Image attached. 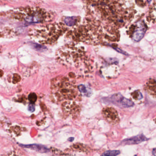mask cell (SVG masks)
I'll return each instance as SVG.
<instances>
[{
  "instance_id": "obj_13",
  "label": "cell",
  "mask_w": 156,
  "mask_h": 156,
  "mask_svg": "<svg viewBox=\"0 0 156 156\" xmlns=\"http://www.w3.org/2000/svg\"><path fill=\"white\" fill-rule=\"evenodd\" d=\"M147 140L148 139H147L144 136L140 135L132 137L130 139L124 140L123 141V143H124L125 144H139L141 142L147 141Z\"/></svg>"
},
{
  "instance_id": "obj_4",
  "label": "cell",
  "mask_w": 156,
  "mask_h": 156,
  "mask_svg": "<svg viewBox=\"0 0 156 156\" xmlns=\"http://www.w3.org/2000/svg\"><path fill=\"white\" fill-rule=\"evenodd\" d=\"M13 16L18 20L28 23H48L54 19L53 12L39 7H27L15 10Z\"/></svg>"
},
{
  "instance_id": "obj_18",
  "label": "cell",
  "mask_w": 156,
  "mask_h": 156,
  "mask_svg": "<svg viewBox=\"0 0 156 156\" xmlns=\"http://www.w3.org/2000/svg\"><path fill=\"white\" fill-rule=\"evenodd\" d=\"M37 99V97L36 94L34 93L30 94L28 96V99L31 102V103L34 104V103L35 102Z\"/></svg>"
},
{
  "instance_id": "obj_2",
  "label": "cell",
  "mask_w": 156,
  "mask_h": 156,
  "mask_svg": "<svg viewBox=\"0 0 156 156\" xmlns=\"http://www.w3.org/2000/svg\"><path fill=\"white\" fill-rule=\"evenodd\" d=\"M84 6L85 16L118 28L127 20L121 3L115 0H84Z\"/></svg>"
},
{
  "instance_id": "obj_11",
  "label": "cell",
  "mask_w": 156,
  "mask_h": 156,
  "mask_svg": "<svg viewBox=\"0 0 156 156\" xmlns=\"http://www.w3.org/2000/svg\"><path fill=\"white\" fill-rule=\"evenodd\" d=\"M62 109L64 112L69 115H74L78 112L79 106L75 102L66 101L63 103Z\"/></svg>"
},
{
  "instance_id": "obj_6",
  "label": "cell",
  "mask_w": 156,
  "mask_h": 156,
  "mask_svg": "<svg viewBox=\"0 0 156 156\" xmlns=\"http://www.w3.org/2000/svg\"><path fill=\"white\" fill-rule=\"evenodd\" d=\"M52 94L56 100H73L78 95V92L74 85L65 78H58L52 82Z\"/></svg>"
},
{
  "instance_id": "obj_17",
  "label": "cell",
  "mask_w": 156,
  "mask_h": 156,
  "mask_svg": "<svg viewBox=\"0 0 156 156\" xmlns=\"http://www.w3.org/2000/svg\"><path fill=\"white\" fill-rule=\"evenodd\" d=\"M133 98L136 100H141L143 98L142 93L138 90L135 91L132 94Z\"/></svg>"
},
{
  "instance_id": "obj_3",
  "label": "cell",
  "mask_w": 156,
  "mask_h": 156,
  "mask_svg": "<svg viewBox=\"0 0 156 156\" xmlns=\"http://www.w3.org/2000/svg\"><path fill=\"white\" fill-rule=\"evenodd\" d=\"M63 23H55L32 28L29 36L34 41L42 44H53L67 30Z\"/></svg>"
},
{
  "instance_id": "obj_1",
  "label": "cell",
  "mask_w": 156,
  "mask_h": 156,
  "mask_svg": "<svg viewBox=\"0 0 156 156\" xmlns=\"http://www.w3.org/2000/svg\"><path fill=\"white\" fill-rule=\"evenodd\" d=\"M118 27L85 16L83 23L69 32V36L77 42L99 44L105 42H117L120 37Z\"/></svg>"
},
{
  "instance_id": "obj_14",
  "label": "cell",
  "mask_w": 156,
  "mask_h": 156,
  "mask_svg": "<svg viewBox=\"0 0 156 156\" xmlns=\"http://www.w3.org/2000/svg\"><path fill=\"white\" fill-rule=\"evenodd\" d=\"M80 21V18L78 16H67L64 18V23L69 27L76 26Z\"/></svg>"
},
{
  "instance_id": "obj_21",
  "label": "cell",
  "mask_w": 156,
  "mask_h": 156,
  "mask_svg": "<svg viewBox=\"0 0 156 156\" xmlns=\"http://www.w3.org/2000/svg\"><path fill=\"white\" fill-rule=\"evenodd\" d=\"M114 49H115V50H116V51H118V52H119V53H122V54H123V55H128V54H126V52H125L124 51H122V50H121V49H120V48H118L114 47Z\"/></svg>"
},
{
  "instance_id": "obj_15",
  "label": "cell",
  "mask_w": 156,
  "mask_h": 156,
  "mask_svg": "<svg viewBox=\"0 0 156 156\" xmlns=\"http://www.w3.org/2000/svg\"><path fill=\"white\" fill-rule=\"evenodd\" d=\"M22 147L30 148L41 153H45L48 151V149L44 146L39 144L20 145Z\"/></svg>"
},
{
  "instance_id": "obj_20",
  "label": "cell",
  "mask_w": 156,
  "mask_h": 156,
  "mask_svg": "<svg viewBox=\"0 0 156 156\" xmlns=\"http://www.w3.org/2000/svg\"><path fill=\"white\" fill-rule=\"evenodd\" d=\"M28 110L31 112H33L35 110V106L34 104L31 103L28 105Z\"/></svg>"
},
{
  "instance_id": "obj_24",
  "label": "cell",
  "mask_w": 156,
  "mask_h": 156,
  "mask_svg": "<svg viewBox=\"0 0 156 156\" xmlns=\"http://www.w3.org/2000/svg\"><path fill=\"white\" fill-rule=\"evenodd\" d=\"M135 156H136V155H135Z\"/></svg>"
},
{
  "instance_id": "obj_23",
  "label": "cell",
  "mask_w": 156,
  "mask_h": 156,
  "mask_svg": "<svg viewBox=\"0 0 156 156\" xmlns=\"http://www.w3.org/2000/svg\"><path fill=\"white\" fill-rule=\"evenodd\" d=\"M3 75V72L2 70H0V77L2 76Z\"/></svg>"
},
{
  "instance_id": "obj_16",
  "label": "cell",
  "mask_w": 156,
  "mask_h": 156,
  "mask_svg": "<svg viewBox=\"0 0 156 156\" xmlns=\"http://www.w3.org/2000/svg\"><path fill=\"white\" fill-rule=\"evenodd\" d=\"M120 152L118 150L107 151L103 154L102 156H116L120 154Z\"/></svg>"
},
{
  "instance_id": "obj_12",
  "label": "cell",
  "mask_w": 156,
  "mask_h": 156,
  "mask_svg": "<svg viewBox=\"0 0 156 156\" xmlns=\"http://www.w3.org/2000/svg\"><path fill=\"white\" fill-rule=\"evenodd\" d=\"M146 89L150 95L156 98V79H150L147 83Z\"/></svg>"
},
{
  "instance_id": "obj_10",
  "label": "cell",
  "mask_w": 156,
  "mask_h": 156,
  "mask_svg": "<svg viewBox=\"0 0 156 156\" xmlns=\"http://www.w3.org/2000/svg\"><path fill=\"white\" fill-rule=\"evenodd\" d=\"M102 114L105 119L112 124H116L120 121L118 112L112 107L104 108L102 111Z\"/></svg>"
},
{
  "instance_id": "obj_7",
  "label": "cell",
  "mask_w": 156,
  "mask_h": 156,
  "mask_svg": "<svg viewBox=\"0 0 156 156\" xmlns=\"http://www.w3.org/2000/svg\"><path fill=\"white\" fill-rule=\"evenodd\" d=\"M121 4L127 20L133 19L138 11L146 5L145 0H122Z\"/></svg>"
},
{
  "instance_id": "obj_9",
  "label": "cell",
  "mask_w": 156,
  "mask_h": 156,
  "mask_svg": "<svg viewBox=\"0 0 156 156\" xmlns=\"http://www.w3.org/2000/svg\"><path fill=\"white\" fill-rule=\"evenodd\" d=\"M105 100L108 102L112 103L119 107L127 108L133 106L134 103L132 101L124 97L120 94H116L112 95L110 98Z\"/></svg>"
},
{
  "instance_id": "obj_5",
  "label": "cell",
  "mask_w": 156,
  "mask_h": 156,
  "mask_svg": "<svg viewBox=\"0 0 156 156\" xmlns=\"http://www.w3.org/2000/svg\"><path fill=\"white\" fill-rule=\"evenodd\" d=\"M85 56L84 48L74 43L65 45L56 53L57 59L59 63L72 66H79Z\"/></svg>"
},
{
  "instance_id": "obj_19",
  "label": "cell",
  "mask_w": 156,
  "mask_h": 156,
  "mask_svg": "<svg viewBox=\"0 0 156 156\" xmlns=\"http://www.w3.org/2000/svg\"><path fill=\"white\" fill-rule=\"evenodd\" d=\"M78 89H79V90H80L81 92L82 93L84 94L87 93V90H86V88H85L84 85H80V86L78 87Z\"/></svg>"
},
{
  "instance_id": "obj_8",
  "label": "cell",
  "mask_w": 156,
  "mask_h": 156,
  "mask_svg": "<svg viewBox=\"0 0 156 156\" xmlns=\"http://www.w3.org/2000/svg\"><path fill=\"white\" fill-rule=\"evenodd\" d=\"M146 30V25L144 22L139 21L130 27L128 34L134 41L139 42L144 37Z\"/></svg>"
},
{
  "instance_id": "obj_22",
  "label": "cell",
  "mask_w": 156,
  "mask_h": 156,
  "mask_svg": "<svg viewBox=\"0 0 156 156\" xmlns=\"http://www.w3.org/2000/svg\"><path fill=\"white\" fill-rule=\"evenodd\" d=\"M153 154L154 156H156V148H154L153 150Z\"/></svg>"
}]
</instances>
